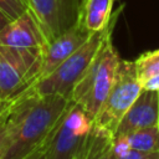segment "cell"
<instances>
[{
  "mask_svg": "<svg viewBox=\"0 0 159 159\" xmlns=\"http://www.w3.org/2000/svg\"><path fill=\"white\" fill-rule=\"evenodd\" d=\"M70 103L60 94H40L32 86L14 97L1 159H25L46 145Z\"/></svg>",
  "mask_w": 159,
  "mask_h": 159,
  "instance_id": "6da1fadb",
  "label": "cell"
},
{
  "mask_svg": "<svg viewBox=\"0 0 159 159\" xmlns=\"http://www.w3.org/2000/svg\"><path fill=\"white\" fill-rule=\"evenodd\" d=\"M120 60L113 46L111 34L73 87L71 101L77 103L93 119L114 83Z\"/></svg>",
  "mask_w": 159,
  "mask_h": 159,
  "instance_id": "7a4b0ae2",
  "label": "cell"
},
{
  "mask_svg": "<svg viewBox=\"0 0 159 159\" xmlns=\"http://www.w3.org/2000/svg\"><path fill=\"white\" fill-rule=\"evenodd\" d=\"M122 9L123 6H120L112 15L111 22L104 30L93 32L80 48H77L70 57L60 63L52 72L37 80L32 84L34 89L40 94H60L71 99L75 84L87 70L108 35L113 32Z\"/></svg>",
  "mask_w": 159,
  "mask_h": 159,
  "instance_id": "3957f363",
  "label": "cell"
},
{
  "mask_svg": "<svg viewBox=\"0 0 159 159\" xmlns=\"http://www.w3.org/2000/svg\"><path fill=\"white\" fill-rule=\"evenodd\" d=\"M42 48L0 45V101H9L32 86L41 71Z\"/></svg>",
  "mask_w": 159,
  "mask_h": 159,
  "instance_id": "277c9868",
  "label": "cell"
},
{
  "mask_svg": "<svg viewBox=\"0 0 159 159\" xmlns=\"http://www.w3.org/2000/svg\"><path fill=\"white\" fill-rule=\"evenodd\" d=\"M94 119L77 103H70L46 150V159H81L93 132Z\"/></svg>",
  "mask_w": 159,
  "mask_h": 159,
  "instance_id": "5b68a950",
  "label": "cell"
},
{
  "mask_svg": "<svg viewBox=\"0 0 159 159\" xmlns=\"http://www.w3.org/2000/svg\"><path fill=\"white\" fill-rule=\"evenodd\" d=\"M134 61L120 60L114 83L94 117V125L113 135L125 112L142 92Z\"/></svg>",
  "mask_w": 159,
  "mask_h": 159,
  "instance_id": "8992f818",
  "label": "cell"
},
{
  "mask_svg": "<svg viewBox=\"0 0 159 159\" xmlns=\"http://www.w3.org/2000/svg\"><path fill=\"white\" fill-rule=\"evenodd\" d=\"M82 1L83 0H26L47 43L78 21Z\"/></svg>",
  "mask_w": 159,
  "mask_h": 159,
  "instance_id": "52a82bcc",
  "label": "cell"
},
{
  "mask_svg": "<svg viewBox=\"0 0 159 159\" xmlns=\"http://www.w3.org/2000/svg\"><path fill=\"white\" fill-rule=\"evenodd\" d=\"M92 34L93 32H89L78 19V21L73 24L70 29H67L55 40L48 42L43 50L42 66L37 80L52 72L60 63H62L77 48H80Z\"/></svg>",
  "mask_w": 159,
  "mask_h": 159,
  "instance_id": "ba28073f",
  "label": "cell"
},
{
  "mask_svg": "<svg viewBox=\"0 0 159 159\" xmlns=\"http://www.w3.org/2000/svg\"><path fill=\"white\" fill-rule=\"evenodd\" d=\"M155 125H159V93L158 91L142 89L112 137L125 135L138 129Z\"/></svg>",
  "mask_w": 159,
  "mask_h": 159,
  "instance_id": "9c48e42d",
  "label": "cell"
},
{
  "mask_svg": "<svg viewBox=\"0 0 159 159\" xmlns=\"http://www.w3.org/2000/svg\"><path fill=\"white\" fill-rule=\"evenodd\" d=\"M0 45L45 50L47 41L34 14L27 9L0 30Z\"/></svg>",
  "mask_w": 159,
  "mask_h": 159,
  "instance_id": "30bf717a",
  "label": "cell"
},
{
  "mask_svg": "<svg viewBox=\"0 0 159 159\" xmlns=\"http://www.w3.org/2000/svg\"><path fill=\"white\" fill-rule=\"evenodd\" d=\"M114 0H83L80 20L89 32L104 30L112 19Z\"/></svg>",
  "mask_w": 159,
  "mask_h": 159,
  "instance_id": "8fae6325",
  "label": "cell"
},
{
  "mask_svg": "<svg viewBox=\"0 0 159 159\" xmlns=\"http://www.w3.org/2000/svg\"><path fill=\"white\" fill-rule=\"evenodd\" d=\"M130 149L139 152H159V125L138 129L125 135L113 137Z\"/></svg>",
  "mask_w": 159,
  "mask_h": 159,
  "instance_id": "7c38bea8",
  "label": "cell"
},
{
  "mask_svg": "<svg viewBox=\"0 0 159 159\" xmlns=\"http://www.w3.org/2000/svg\"><path fill=\"white\" fill-rule=\"evenodd\" d=\"M83 159H117L112 135L94 125Z\"/></svg>",
  "mask_w": 159,
  "mask_h": 159,
  "instance_id": "4fadbf2b",
  "label": "cell"
},
{
  "mask_svg": "<svg viewBox=\"0 0 159 159\" xmlns=\"http://www.w3.org/2000/svg\"><path fill=\"white\" fill-rule=\"evenodd\" d=\"M134 66L140 84L148 78L159 75V48L139 55L134 60Z\"/></svg>",
  "mask_w": 159,
  "mask_h": 159,
  "instance_id": "5bb4252c",
  "label": "cell"
},
{
  "mask_svg": "<svg viewBox=\"0 0 159 159\" xmlns=\"http://www.w3.org/2000/svg\"><path fill=\"white\" fill-rule=\"evenodd\" d=\"M113 149H114L117 159H159V152L134 150V149L128 148L120 140L116 138H113Z\"/></svg>",
  "mask_w": 159,
  "mask_h": 159,
  "instance_id": "9a60e30c",
  "label": "cell"
},
{
  "mask_svg": "<svg viewBox=\"0 0 159 159\" xmlns=\"http://www.w3.org/2000/svg\"><path fill=\"white\" fill-rule=\"evenodd\" d=\"M29 9L26 0H0V10L10 19L14 20Z\"/></svg>",
  "mask_w": 159,
  "mask_h": 159,
  "instance_id": "2e32d148",
  "label": "cell"
},
{
  "mask_svg": "<svg viewBox=\"0 0 159 159\" xmlns=\"http://www.w3.org/2000/svg\"><path fill=\"white\" fill-rule=\"evenodd\" d=\"M11 104H12V98L7 101L6 107L4 108L2 113L0 114V159L2 158L6 144H7V135H9V116L11 111Z\"/></svg>",
  "mask_w": 159,
  "mask_h": 159,
  "instance_id": "e0dca14e",
  "label": "cell"
},
{
  "mask_svg": "<svg viewBox=\"0 0 159 159\" xmlns=\"http://www.w3.org/2000/svg\"><path fill=\"white\" fill-rule=\"evenodd\" d=\"M142 88L149 89V91H159V75L153 76V77L148 78L147 81H144L142 83Z\"/></svg>",
  "mask_w": 159,
  "mask_h": 159,
  "instance_id": "ac0fdd59",
  "label": "cell"
},
{
  "mask_svg": "<svg viewBox=\"0 0 159 159\" xmlns=\"http://www.w3.org/2000/svg\"><path fill=\"white\" fill-rule=\"evenodd\" d=\"M47 145H48V143H47L46 145H43L42 148H40L39 150H36L35 153H32L31 155H29L27 158H25V159H40L42 155H45V154H46V150H47Z\"/></svg>",
  "mask_w": 159,
  "mask_h": 159,
  "instance_id": "d6986e66",
  "label": "cell"
},
{
  "mask_svg": "<svg viewBox=\"0 0 159 159\" xmlns=\"http://www.w3.org/2000/svg\"><path fill=\"white\" fill-rule=\"evenodd\" d=\"M9 21H10V19H9V17H7V16H6L1 10H0V30H1V29H2V27H4Z\"/></svg>",
  "mask_w": 159,
  "mask_h": 159,
  "instance_id": "ffe728a7",
  "label": "cell"
},
{
  "mask_svg": "<svg viewBox=\"0 0 159 159\" xmlns=\"http://www.w3.org/2000/svg\"><path fill=\"white\" fill-rule=\"evenodd\" d=\"M6 103H7V101H5V102H2V103L0 104V114L2 113V111H4V108L6 107Z\"/></svg>",
  "mask_w": 159,
  "mask_h": 159,
  "instance_id": "44dd1931",
  "label": "cell"
},
{
  "mask_svg": "<svg viewBox=\"0 0 159 159\" xmlns=\"http://www.w3.org/2000/svg\"><path fill=\"white\" fill-rule=\"evenodd\" d=\"M40 159H46V154H45V155H42V157H41Z\"/></svg>",
  "mask_w": 159,
  "mask_h": 159,
  "instance_id": "7402d4cb",
  "label": "cell"
},
{
  "mask_svg": "<svg viewBox=\"0 0 159 159\" xmlns=\"http://www.w3.org/2000/svg\"><path fill=\"white\" fill-rule=\"evenodd\" d=\"M1 103H2V101H0V104H1Z\"/></svg>",
  "mask_w": 159,
  "mask_h": 159,
  "instance_id": "603a6c76",
  "label": "cell"
},
{
  "mask_svg": "<svg viewBox=\"0 0 159 159\" xmlns=\"http://www.w3.org/2000/svg\"><path fill=\"white\" fill-rule=\"evenodd\" d=\"M158 93H159V91H158Z\"/></svg>",
  "mask_w": 159,
  "mask_h": 159,
  "instance_id": "cb8c5ba5",
  "label": "cell"
},
{
  "mask_svg": "<svg viewBox=\"0 0 159 159\" xmlns=\"http://www.w3.org/2000/svg\"><path fill=\"white\" fill-rule=\"evenodd\" d=\"M114 1H117V0H114Z\"/></svg>",
  "mask_w": 159,
  "mask_h": 159,
  "instance_id": "d4e9b609",
  "label": "cell"
},
{
  "mask_svg": "<svg viewBox=\"0 0 159 159\" xmlns=\"http://www.w3.org/2000/svg\"><path fill=\"white\" fill-rule=\"evenodd\" d=\"M81 159H83V158H81Z\"/></svg>",
  "mask_w": 159,
  "mask_h": 159,
  "instance_id": "484cf974",
  "label": "cell"
}]
</instances>
